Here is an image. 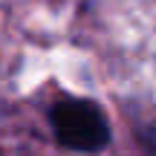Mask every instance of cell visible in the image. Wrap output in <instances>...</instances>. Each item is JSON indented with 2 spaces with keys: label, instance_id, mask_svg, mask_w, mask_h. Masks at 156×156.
<instances>
[{
  "label": "cell",
  "instance_id": "obj_1",
  "mask_svg": "<svg viewBox=\"0 0 156 156\" xmlns=\"http://www.w3.org/2000/svg\"><path fill=\"white\" fill-rule=\"evenodd\" d=\"M49 127L55 133V142L67 151L98 153L110 145V122L104 110L90 98H58L49 107Z\"/></svg>",
  "mask_w": 156,
  "mask_h": 156
}]
</instances>
